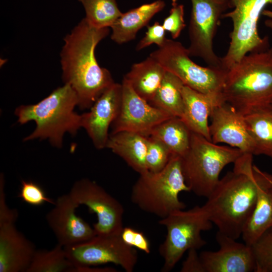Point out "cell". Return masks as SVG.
<instances>
[{
    "label": "cell",
    "instance_id": "cell-30",
    "mask_svg": "<svg viewBox=\"0 0 272 272\" xmlns=\"http://www.w3.org/2000/svg\"><path fill=\"white\" fill-rule=\"evenodd\" d=\"M148 144L146 164L148 171L157 172L162 170L169 162L172 153L159 140L148 136Z\"/></svg>",
    "mask_w": 272,
    "mask_h": 272
},
{
    "label": "cell",
    "instance_id": "cell-12",
    "mask_svg": "<svg viewBox=\"0 0 272 272\" xmlns=\"http://www.w3.org/2000/svg\"><path fill=\"white\" fill-rule=\"evenodd\" d=\"M16 209L6 203L4 177H0V272H27L36 249L16 228Z\"/></svg>",
    "mask_w": 272,
    "mask_h": 272
},
{
    "label": "cell",
    "instance_id": "cell-8",
    "mask_svg": "<svg viewBox=\"0 0 272 272\" xmlns=\"http://www.w3.org/2000/svg\"><path fill=\"white\" fill-rule=\"evenodd\" d=\"M232 10L223 15L230 19L232 29L226 54L221 57L222 66L227 70L248 53L269 47L267 36L261 37L258 22L262 12L272 0H229Z\"/></svg>",
    "mask_w": 272,
    "mask_h": 272
},
{
    "label": "cell",
    "instance_id": "cell-29",
    "mask_svg": "<svg viewBox=\"0 0 272 272\" xmlns=\"http://www.w3.org/2000/svg\"><path fill=\"white\" fill-rule=\"evenodd\" d=\"M255 262V272H272V227L250 245Z\"/></svg>",
    "mask_w": 272,
    "mask_h": 272
},
{
    "label": "cell",
    "instance_id": "cell-15",
    "mask_svg": "<svg viewBox=\"0 0 272 272\" xmlns=\"http://www.w3.org/2000/svg\"><path fill=\"white\" fill-rule=\"evenodd\" d=\"M53 206L46 214V220L58 244L63 247L75 245L96 235L93 227L76 215L79 205L69 193L58 197Z\"/></svg>",
    "mask_w": 272,
    "mask_h": 272
},
{
    "label": "cell",
    "instance_id": "cell-23",
    "mask_svg": "<svg viewBox=\"0 0 272 272\" xmlns=\"http://www.w3.org/2000/svg\"><path fill=\"white\" fill-rule=\"evenodd\" d=\"M272 227V175L259 187L254 210L242 233L245 243L251 245Z\"/></svg>",
    "mask_w": 272,
    "mask_h": 272
},
{
    "label": "cell",
    "instance_id": "cell-5",
    "mask_svg": "<svg viewBox=\"0 0 272 272\" xmlns=\"http://www.w3.org/2000/svg\"><path fill=\"white\" fill-rule=\"evenodd\" d=\"M182 191H191L185 182L181 157L172 154L162 170L140 174L132 187L130 198L142 211L162 219L185 208L186 205L179 199Z\"/></svg>",
    "mask_w": 272,
    "mask_h": 272
},
{
    "label": "cell",
    "instance_id": "cell-16",
    "mask_svg": "<svg viewBox=\"0 0 272 272\" xmlns=\"http://www.w3.org/2000/svg\"><path fill=\"white\" fill-rule=\"evenodd\" d=\"M210 118L209 132L213 143L226 144L243 153L253 155L254 143L244 114L224 102L213 108Z\"/></svg>",
    "mask_w": 272,
    "mask_h": 272
},
{
    "label": "cell",
    "instance_id": "cell-18",
    "mask_svg": "<svg viewBox=\"0 0 272 272\" xmlns=\"http://www.w3.org/2000/svg\"><path fill=\"white\" fill-rule=\"evenodd\" d=\"M219 245L217 251H204L199 256L206 272L254 271L255 262L251 246L219 231L216 234Z\"/></svg>",
    "mask_w": 272,
    "mask_h": 272
},
{
    "label": "cell",
    "instance_id": "cell-17",
    "mask_svg": "<svg viewBox=\"0 0 272 272\" xmlns=\"http://www.w3.org/2000/svg\"><path fill=\"white\" fill-rule=\"evenodd\" d=\"M122 95L121 84L114 83L99 96L89 111L81 115V127L97 149L106 148L108 130L119 113Z\"/></svg>",
    "mask_w": 272,
    "mask_h": 272
},
{
    "label": "cell",
    "instance_id": "cell-24",
    "mask_svg": "<svg viewBox=\"0 0 272 272\" xmlns=\"http://www.w3.org/2000/svg\"><path fill=\"white\" fill-rule=\"evenodd\" d=\"M244 117L254 143L253 155L272 158V103L255 108Z\"/></svg>",
    "mask_w": 272,
    "mask_h": 272
},
{
    "label": "cell",
    "instance_id": "cell-20",
    "mask_svg": "<svg viewBox=\"0 0 272 272\" xmlns=\"http://www.w3.org/2000/svg\"><path fill=\"white\" fill-rule=\"evenodd\" d=\"M148 144L147 136L135 132L120 131L109 134L106 148L141 174L148 171L146 164Z\"/></svg>",
    "mask_w": 272,
    "mask_h": 272
},
{
    "label": "cell",
    "instance_id": "cell-27",
    "mask_svg": "<svg viewBox=\"0 0 272 272\" xmlns=\"http://www.w3.org/2000/svg\"><path fill=\"white\" fill-rule=\"evenodd\" d=\"M74 269L64 247L57 243L50 250H36L27 272H72Z\"/></svg>",
    "mask_w": 272,
    "mask_h": 272
},
{
    "label": "cell",
    "instance_id": "cell-11",
    "mask_svg": "<svg viewBox=\"0 0 272 272\" xmlns=\"http://www.w3.org/2000/svg\"><path fill=\"white\" fill-rule=\"evenodd\" d=\"M120 234L96 235L86 242L63 247L67 258L75 267L74 271L81 272L84 268L108 263L119 265L126 272L133 271L138 253L123 241Z\"/></svg>",
    "mask_w": 272,
    "mask_h": 272
},
{
    "label": "cell",
    "instance_id": "cell-33",
    "mask_svg": "<svg viewBox=\"0 0 272 272\" xmlns=\"http://www.w3.org/2000/svg\"><path fill=\"white\" fill-rule=\"evenodd\" d=\"M165 33L162 24L159 22H155L152 25H148L145 36L137 44L135 50L140 51L153 44L157 45L158 47L162 46L166 39Z\"/></svg>",
    "mask_w": 272,
    "mask_h": 272
},
{
    "label": "cell",
    "instance_id": "cell-4",
    "mask_svg": "<svg viewBox=\"0 0 272 272\" xmlns=\"http://www.w3.org/2000/svg\"><path fill=\"white\" fill-rule=\"evenodd\" d=\"M77 95L70 85L64 84L39 102L21 105L16 108L18 122L24 124L34 121V131L24 141L47 139L51 145L60 148L66 132L74 135L81 127V115L75 111Z\"/></svg>",
    "mask_w": 272,
    "mask_h": 272
},
{
    "label": "cell",
    "instance_id": "cell-25",
    "mask_svg": "<svg viewBox=\"0 0 272 272\" xmlns=\"http://www.w3.org/2000/svg\"><path fill=\"white\" fill-rule=\"evenodd\" d=\"M192 131L181 118L171 117L155 126L149 136L164 143L172 154L183 156L189 149Z\"/></svg>",
    "mask_w": 272,
    "mask_h": 272
},
{
    "label": "cell",
    "instance_id": "cell-21",
    "mask_svg": "<svg viewBox=\"0 0 272 272\" xmlns=\"http://www.w3.org/2000/svg\"><path fill=\"white\" fill-rule=\"evenodd\" d=\"M165 7L164 1L156 0L122 13L110 27L111 40L118 44L134 40L138 31Z\"/></svg>",
    "mask_w": 272,
    "mask_h": 272
},
{
    "label": "cell",
    "instance_id": "cell-7",
    "mask_svg": "<svg viewBox=\"0 0 272 272\" xmlns=\"http://www.w3.org/2000/svg\"><path fill=\"white\" fill-rule=\"evenodd\" d=\"M166 227L167 234L164 242L159 246V252L164 260L162 271L171 270L189 249L198 250L206 241L201 232L210 230L213 223L203 206H196L187 211H173L159 221Z\"/></svg>",
    "mask_w": 272,
    "mask_h": 272
},
{
    "label": "cell",
    "instance_id": "cell-13",
    "mask_svg": "<svg viewBox=\"0 0 272 272\" xmlns=\"http://www.w3.org/2000/svg\"><path fill=\"white\" fill-rule=\"evenodd\" d=\"M79 206H86L96 215L93 225L96 235L120 234L123 228L121 203L95 181L84 178L75 182L69 193Z\"/></svg>",
    "mask_w": 272,
    "mask_h": 272
},
{
    "label": "cell",
    "instance_id": "cell-9",
    "mask_svg": "<svg viewBox=\"0 0 272 272\" xmlns=\"http://www.w3.org/2000/svg\"><path fill=\"white\" fill-rule=\"evenodd\" d=\"M149 56L176 76L184 85L204 94L222 96L226 70L198 65L191 59L187 48L180 42L166 38L164 44Z\"/></svg>",
    "mask_w": 272,
    "mask_h": 272
},
{
    "label": "cell",
    "instance_id": "cell-34",
    "mask_svg": "<svg viewBox=\"0 0 272 272\" xmlns=\"http://www.w3.org/2000/svg\"><path fill=\"white\" fill-rule=\"evenodd\" d=\"M120 236L123 241L129 246L135 247L147 254L150 253L149 241L143 233L126 227L123 228Z\"/></svg>",
    "mask_w": 272,
    "mask_h": 272
},
{
    "label": "cell",
    "instance_id": "cell-32",
    "mask_svg": "<svg viewBox=\"0 0 272 272\" xmlns=\"http://www.w3.org/2000/svg\"><path fill=\"white\" fill-rule=\"evenodd\" d=\"M171 1L172 7L169 15L164 20L162 25L165 31L169 32L174 40L179 37L186 24L184 6L178 4L177 0Z\"/></svg>",
    "mask_w": 272,
    "mask_h": 272
},
{
    "label": "cell",
    "instance_id": "cell-6",
    "mask_svg": "<svg viewBox=\"0 0 272 272\" xmlns=\"http://www.w3.org/2000/svg\"><path fill=\"white\" fill-rule=\"evenodd\" d=\"M243 154L237 148L215 144L192 132L189 149L181 157L183 173L190 191L207 198L218 184L224 168Z\"/></svg>",
    "mask_w": 272,
    "mask_h": 272
},
{
    "label": "cell",
    "instance_id": "cell-28",
    "mask_svg": "<svg viewBox=\"0 0 272 272\" xmlns=\"http://www.w3.org/2000/svg\"><path fill=\"white\" fill-rule=\"evenodd\" d=\"M83 6L85 19L98 28H109L120 17L122 12L116 0H79Z\"/></svg>",
    "mask_w": 272,
    "mask_h": 272
},
{
    "label": "cell",
    "instance_id": "cell-1",
    "mask_svg": "<svg viewBox=\"0 0 272 272\" xmlns=\"http://www.w3.org/2000/svg\"><path fill=\"white\" fill-rule=\"evenodd\" d=\"M253 156L243 153L203 205L218 231L236 240L254 210L259 186L272 175L253 164Z\"/></svg>",
    "mask_w": 272,
    "mask_h": 272
},
{
    "label": "cell",
    "instance_id": "cell-26",
    "mask_svg": "<svg viewBox=\"0 0 272 272\" xmlns=\"http://www.w3.org/2000/svg\"><path fill=\"white\" fill-rule=\"evenodd\" d=\"M184 85L176 76L166 71L160 87L149 103L173 117L181 118L183 110L182 89Z\"/></svg>",
    "mask_w": 272,
    "mask_h": 272
},
{
    "label": "cell",
    "instance_id": "cell-31",
    "mask_svg": "<svg viewBox=\"0 0 272 272\" xmlns=\"http://www.w3.org/2000/svg\"><path fill=\"white\" fill-rule=\"evenodd\" d=\"M18 197L33 206H40L45 202L54 205L55 201L48 197L43 188L32 181L22 180Z\"/></svg>",
    "mask_w": 272,
    "mask_h": 272
},
{
    "label": "cell",
    "instance_id": "cell-2",
    "mask_svg": "<svg viewBox=\"0 0 272 272\" xmlns=\"http://www.w3.org/2000/svg\"><path fill=\"white\" fill-rule=\"evenodd\" d=\"M108 27L96 28L83 18L64 38L61 51L62 78L76 93L78 107L89 109L115 82L110 72L99 64L97 45L109 34Z\"/></svg>",
    "mask_w": 272,
    "mask_h": 272
},
{
    "label": "cell",
    "instance_id": "cell-3",
    "mask_svg": "<svg viewBox=\"0 0 272 272\" xmlns=\"http://www.w3.org/2000/svg\"><path fill=\"white\" fill-rule=\"evenodd\" d=\"M222 94L244 115L272 103V47L248 53L226 70Z\"/></svg>",
    "mask_w": 272,
    "mask_h": 272
},
{
    "label": "cell",
    "instance_id": "cell-14",
    "mask_svg": "<svg viewBox=\"0 0 272 272\" xmlns=\"http://www.w3.org/2000/svg\"><path fill=\"white\" fill-rule=\"evenodd\" d=\"M121 85V106L117 117L111 124V133L129 131L148 137L155 126L173 117L138 95L124 78Z\"/></svg>",
    "mask_w": 272,
    "mask_h": 272
},
{
    "label": "cell",
    "instance_id": "cell-10",
    "mask_svg": "<svg viewBox=\"0 0 272 272\" xmlns=\"http://www.w3.org/2000/svg\"><path fill=\"white\" fill-rule=\"evenodd\" d=\"M190 1L189 54L202 59L208 66L223 68L221 57L214 51V40L223 15L231 9L230 3L229 0Z\"/></svg>",
    "mask_w": 272,
    "mask_h": 272
},
{
    "label": "cell",
    "instance_id": "cell-36",
    "mask_svg": "<svg viewBox=\"0 0 272 272\" xmlns=\"http://www.w3.org/2000/svg\"><path fill=\"white\" fill-rule=\"evenodd\" d=\"M262 15L267 18L264 21L265 26L272 30V10H264Z\"/></svg>",
    "mask_w": 272,
    "mask_h": 272
},
{
    "label": "cell",
    "instance_id": "cell-35",
    "mask_svg": "<svg viewBox=\"0 0 272 272\" xmlns=\"http://www.w3.org/2000/svg\"><path fill=\"white\" fill-rule=\"evenodd\" d=\"M181 272H206L197 250L191 249L188 250L187 256L183 262Z\"/></svg>",
    "mask_w": 272,
    "mask_h": 272
},
{
    "label": "cell",
    "instance_id": "cell-19",
    "mask_svg": "<svg viewBox=\"0 0 272 272\" xmlns=\"http://www.w3.org/2000/svg\"><path fill=\"white\" fill-rule=\"evenodd\" d=\"M181 119L193 132L211 141L209 118L213 108L224 102L222 96L204 94L184 85Z\"/></svg>",
    "mask_w": 272,
    "mask_h": 272
},
{
    "label": "cell",
    "instance_id": "cell-22",
    "mask_svg": "<svg viewBox=\"0 0 272 272\" xmlns=\"http://www.w3.org/2000/svg\"><path fill=\"white\" fill-rule=\"evenodd\" d=\"M166 70L150 56L132 65L123 77L134 92L150 102L160 87Z\"/></svg>",
    "mask_w": 272,
    "mask_h": 272
}]
</instances>
